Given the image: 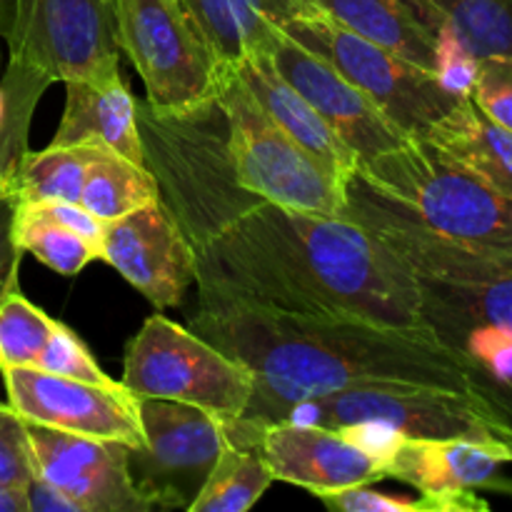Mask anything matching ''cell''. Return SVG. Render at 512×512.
<instances>
[{"label":"cell","instance_id":"1","mask_svg":"<svg viewBox=\"0 0 512 512\" xmlns=\"http://www.w3.org/2000/svg\"><path fill=\"white\" fill-rule=\"evenodd\" d=\"M138 128L160 198L193 248L198 305L420 328L415 275L373 233L235 180L218 103L158 115L138 100Z\"/></svg>","mask_w":512,"mask_h":512},{"label":"cell","instance_id":"2","mask_svg":"<svg viewBox=\"0 0 512 512\" xmlns=\"http://www.w3.org/2000/svg\"><path fill=\"white\" fill-rule=\"evenodd\" d=\"M190 330L250 370L253 395L240 415L250 423H278L303 400L353 388H428L468 400L460 365L423 328L198 305Z\"/></svg>","mask_w":512,"mask_h":512},{"label":"cell","instance_id":"3","mask_svg":"<svg viewBox=\"0 0 512 512\" xmlns=\"http://www.w3.org/2000/svg\"><path fill=\"white\" fill-rule=\"evenodd\" d=\"M345 200L473 253L512 258V200L423 138L358 163L345 180Z\"/></svg>","mask_w":512,"mask_h":512},{"label":"cell","instance_id":"4","mask_svg":"<svg viewBox=\"0 0 512 512\" xmlns=\"http://www.w3.org/2000/svg\"><path fill=\"white\" fill-rule=\"evenodd\" d=\"M0 38L10 50L5 120L20 130L48 85L120 80L115 0H0Z\"/></svg>","mask_w":512,"mask_h":512},{"label":"cell","instance_id":"5","mask_svg":"<svg viewBox=\"0 0 512 512\" xmlns=\"http://www.w3.org/2000/svg\"><path fill=\"white\" fill-rule=\"evenodd\" d=\"M420 328L460 365L468 400L512 450V268L475 280L418 278Z\"/></svg>","mask_w":512,"mask_h":512},{"label":"cell","instance_id":"6","mask_svg":"<svg viewBox=\"0 0 512 512\" xmlns=\"http://www.w3.org/2000/svg\"><path fill=\"white\" fill-rule=\"evenodd\" d=\"M215 103L225 115L230 168L243 188L285 208L338 218L345 183L265 113L235 70L220 78Z\"/></svg>","mask_w":512,"mask_h":512},{"label":"cell","instance_id":"7","mask_svg":"<svg viewBox=\"0 0 512 512\" xmlns=\"http://www.w3.org/2000/svg\"><path fill=\"white\" fill-rule=\"evenodd\" d=\"M115 40L158 115H185L215 103L223 68L180 0H115Z\"/></svg>","mask_w":512,"mask_h":512},{"label":"cell","instance_id":"8","mask_svg":"<svg viewBox=\"0 0 512 512\" xmlns=\"http://www.w3.org/2000/svg\"><path fill=\"white\" fill-rule=\"evenodd\" d=\"M120 383L138 398L180 400L220 420L240 418L253 395L243 363L160 313L130 338Z\"/></svg>","mask_w":512,"mask_h":512},{"label":"cell","instance_id":"9","mask_svg":"<svg viewBox=\"0 0 512 512\" xmlns=\"http://www.w3.org/2000/svg\"><path fill=\"white\" fill-rule=\"evenodd\" d=\"M280 28L333 63L410 138H423L435 120L463 100L435 73L360 38L320 8L285 20Z\"/></svg>","mask_w":512,"mask_h":512},{"label":"cell","instance_id":"10","mask_svg":"<svg viewBox=\"0 0 512 512\" xmlns=\"http://www.w3.org/2000/svg\"><path fill=\"white\" fill-rule=\"evenodd\" d=\"M145 445L130 448L128 468L150 510H188L228 445L223 420L198 405L138 398Z\"/></svg>","mask_w":512,"mask_h":512},{"label":"cell","instance_id":"11","mask_svg":"<svg viewBox=\"0 0 512 512\" xmlns=\"http://www.w3.org/2000/svg\"><path fill=\"white\" fill-rule=\"evenodd\" d=\"M283 420L323 428H378L400 438L500 443L465 398L428 388H353L293 405ZM505 445V443H500Z\"/></svg>","mask_w":512,"mask_h":512},{"label":"cell","instance_id":"12","mask_svg":"<svg viewBox=\"0 0 512 512\" xmlns=\"http://www.w3.org/2000/svg\"><path fill=\"white\" fill-rule=\"evenodd\" d=\"M223 430L228 445L255 450L275 480L298 485L318 498L385 480L383 458L345 430L293 420L258 425L243 418L223 420Z\"/></svg>","mask_w":512,"mask_h":512},{"label":"cell","instance_id":"13","mask_svg":"<svg viewBox=\"0 0 512 512\" xmlns=\"http://www.w3.org/2000/svg\"><path fill=\"white\" fill-rule=\"evenodd\" d=\"M8 390V405L25 423L48 425L73 435L118 440L128 448H143L138 395L123 383L118 388L83 383L38 368L0 370Z\"/></svg>","mask_w":512,"mask_h":512},{"label":"cell","instance_id":"14","mask_svg":"<svg viewBox=\"0 0 512 512\" xmlns=\"http://www.w3.org/2000/svg\"><path fill=\"white\" fill-rule=\"evenodd\" d=\"M385 478L400 480L423 495L453 503L455 512H488L478 490L512 495V480L500 473L512 463V450L500 443L463 438H400L388 433L380 448Z\"/></svg>","mask_w":512,"mask_h":512},{"label":"cell","instance_id":"15","mask_svg":"<svg viewBox=\"0 0 512 512\" xmlns=\"http://www.w3.org/2000/svg\"><path fill=\"white\" fill-rule=\"evenodd\" d=\"M260 50L268 53L278 73L348 143L360 163L410 140L358 85L350 83L333 63L290 38L283 28H275Z\"/></svg>","mask_w":512,"mask_h":512},{"label":"cell","instance_id":"16","mask_svg":"<svg viewBox=\"0 0 512 512\" xmlns=\"http://www.w3.org/2000/svg\"><path fill=\"white\" fill-rule=\"evenodd\" d=\"M35 475L53 483L83 512H153L135 488L128 445L25 423Z\"/></svg>","mask_w":512,"mask_h":512},{"label":"cell","instance_id":"17","mask_svg":"<svg viewBox=\"0 0 512 512\" xmlns=\"http://www.w3.org/2000/svg\"><path fill=\"white\" fill-rule=\"evenodd\" d=\"M100 260L118 270L158 310L183 303L195 283L190 240L163 198L105 223Z\"/></svg>","mask_w":512,"mask_h":512},{"label":"cell","instance_id":"18","mask_svg":"<svg viewBox=\"0 0 512 512\" xmlns=\"http://www.w3.org/2000/svg\"><path fill=\"white\" fill-rule=\"evenodd\" d=\"M50 145L53 148L90 145L145 165V148L138 128V100L133 98L125 80L120 78L113 83L68 80L63 118Z\"/></svg>","mask_w":512,"mask_h":512},{"label":"cell","instance_id":"19","mask_svg":"<svg viewBox=\"0 0 512 512\" xmlns=\"http://www.w3.org/2000/svg\"><path fill=\"white\" fill-rule=\"evenodd\" d=\"M360 38L438 75L445 23L425 0H313Z\"/></svg>","mask_w":512,"mask_h":512},{"label":"cell","instance_id":"20","mask_svg":"<svg viewBox=\"0 0 512 512\" xmlns=\"http://www.w3.org/2000/svg\"><path fill=\"white\" fill-rule=\"evenodd\" d=\"M253 98L263 105L265 113L295 140L303 145L320 165L330 170L340 183L358 168V155L348 148L343 138L323 120V115L278 73L265 50H255L235 65Z\"/></svg>","mask_w":512,"mask_h":512},{"label":"cell","instance_id":"21","mask_svg":"<svg viewBox=\"0 0 512 512\" xmlns=\"http://www.w3.org/2000/svg\"><path fill=\"white\" fill-rule=\"evenodd\" d=\"M223 73L260 50L275 28L318 10L313 0H180Z\"/></svg>","mask_w":512,"mask_h":512},{"label":"cell","instance_id":"22","mask_svg":"<svg viewBox=\"0 0 512 512\" xmlns=\"http://www.w3.org/2000/svg\"><path fill=\"white\" fill-rule=\"evenodd\" d=\"M423 140L512 200V130L488 118L470 95L435 120Z\"/></svg>","mask_w":512,"mask_h":512},{"label":"cell","instance_id":"23","mask_svg":"<svg viewBox=\"0 0 512 512\" xmlns=\"http://www.w3.org/2000/svg\"><path fill=\"white\" fill-rule=\"evenodd\" d=\"M160 188L148 165H138L110 150H100L85 170L80 205L103 223L123 218L143 205L155 203Z\"/></svg>","mask_w":512,"mask_h":512},{"label":"cell","instance_id":"24","mask_svg":"<svg viewBox=\"0 0 512 512\" xmlns=\"http://www.w3.org/2000/svg\"><path fill=\"white\" fill-rule=\"evenodd\" d=\"M100 148L70 145V148H48L38 153H25L15 170V193L20 203H48L65 200L80 203L85 170Z\"/></svg>","mask_w":512,"mask_h":512},{"label":"cell","instance_id":"25","mask_svg":"<svg viewBox=\"0 0 512 512\" xmlns=\"http://www.w3.org/2000/svg\"><path fill=\"white\" fill-rule=\"evenodd\" d=\"M275 483L255 450L225 445L188 512H245Z\"/></svg>","mask_w":512,"mask_h":512},{"label":"cell","instance_id":"26","mask_svg":"<svg viewBox=\"0 0 512 512\" xmlns=\"http://www.w3.org/2000/svg\"><path fill=\"white\" fill-rule=\"evenodd\" d=\"M15 240L23 253L35 255L58 275L73 278L85 265L100 260L103 250L68 225L58 223L33 203H20L15 213Z\"/></svg>","mask_w":512,"mask_h":512},{"label":"cell","instance_id":"27","mask_svg":"<svg viewBox=\"0 0 512 512\" xmlns=\"http://www.w3.org/2000/svg\"><path fill=\"white\" fill-rule=\"evenodd\" d=\"M473 58L512 53V0H425Z\"/></svg>","mask_w":512,"mask_h":512},{"label":"cell","instance_id":"28","mask_svg":"<svg viewBox=\"0 0 512 512\" xmlns=\"http://www.w3.org/2000/svg\"><path fill=\"white\" fill-rule=\"evenodd\" d=\"M58 320L30 303L20 290L0 300V370L35 368Z\"/></svg>","mask_w":512,"mask_h":512},{"label":"cell","instance_id":"29","mask_svg":"<svg viewBox=\"0 0 512 512\" xmlns=\"http://www.w3.org/2000/svg\"><path fill=\"white\" fill-rule=\"evenodd\" d=\"M35 368L43 370V373L63 375V378L83 380V383L103 385V388H118V380L110 378L95 358L90 355L88 345L68 328V325L58 323L55 325L53 335H50L48 345L40 353Z\"/></svg>","mask_w":512,"mask_h":512},{"label":"cell","instance_id":"30","mask_svg":"<svg viewBox=\"0 0 512 512\" xmlns=\"http://www.w3.org/2000/svg\"><path fill=\"white\" fill-rule=\"evenodd\" d=\"M320 500H323L325 508L338 512H455L453 503L445 498L423 493H420V498L380 493L373 488V483L320 495Z\"/></svg>","mask_w":512,"mask_h":512},{"label":"cell","instance_id":"31","mask_svg":"<svg viewBox=\"0 0 512 512\" xmlns=\"http://www.w3.org/2000/svg\"><path fill=\"white\" fill-rule=\"evenodd\" d=\"M470 98L488 118L512 130V53L478 60Z\"/></svg>","mask_w":512,"mask_h":512},{"label":"cell","instance_id":"32","mask_svg":"<svg viewBox=\"0 0 512 512\" xmlns=\"http://www.w3.org/2000/svg\"><path fill=\"white\" fill-rule=\"evenodd\" d=\"M33 475L25 420L10 405H0V485L25 490Z\"/></svg>","mask_w":512,"mask_h":512},{"label":"cell","instance_id":"33","mask_svg":"<svg viewBox=\"0 0 512 512\" xmlns=\"http://www.w3.org/2000/svg\"><path fill=\"white\" fill-rule=\"evenodd\" d=\"M15 213H18V193L15 188L0 195V300L18 290V268L23 250L15 240Z\"/></svg>","mask_w":512,"mask_h":512},{"label":"cell","instance_id":"34","mask_svg":"<svg viewBox=\"0 0 512 512\" xmlns=\"http://www.w3.org/2000/svg\"><path fill=\"white\" fill-rule=\"evenodd\" d=\"M25 505H28V512H83L75 500L60 493L53 483L43 480L40 475H33L30 483L25 485Z\"/></svg>","mask_w":512,"mask_h":512},{"label":"cell","instance_id":"35","mask_svg":"<svg viewBox=\"0 0 512 512\" xmlns=\"http://www.w3.org/2000/svg\"><path fill=\"white\" fill-rule=\"evenodd\" d=\"M25 153H28V133L5 120L0 128V183L15 178V170Z\"/></svg>","mask_w":512,"mask_h":512},{"label":"cell","instance_id":"36","mask_svg":"<svg viewBox=\"0 0 512 512\" xmlns=\"http://www.w3.org/2000/svg\"><path fill=\"white\" fill-rule=\"evenodd\" d=\"M0 512H28V505H25V490L3 488V485H0Z\"/></svg>","mask_w":512,"mask_h":512},{"label":"cell","instance_id":"37","mask_svg":"<svg viewBox=\"0 0 512 512\" xmlns=\"http://www.w3.org/2000/svg\"><path fill=\"white\" fill-rule=\"evenodd\" d=\"M5 125V93H3V85H0V128Z\"/></svg>","mask_w":512,"mask_h":512},{"label":"cell","instance_id":"38","mask_svg":"<svg viewBox=\"0 0 512 512\" xmlns=\"http://www.w3.org/2000/svg\"><path fill=\"white\" fill-rule=\"evenodd\" d=\"M10 188H15V178L13 180H5V183H0V195H3L5 190H10Z\"/></svg>","mask_w":512,"mask_h":512}]
</instances>
